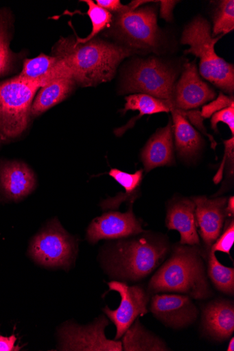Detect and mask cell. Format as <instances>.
<instances>
[{"mask_svg":"<svg viewBox=\"0 0 234 351\" xmlns=\"http://www.w3.org/2000/svg\"><path fill=\"white\" fill-rule=\"evenodd\" d=\"M133 52L130 49L95 38L84 43L62 38L53 49L81 86H93L111 81L119 63Z\"/></svg>","mask_w":234,"mask_h":351,"instance_id":"obj_1","label":"cell"},{"mask_svg":"<svg viewBox=\"0 0 234 351\" xmlns=\"http://www.w3.org/2000/svg\"><path fill=\"white\" fill-rule=\"evenodd\" d=\"M203 258L198 245L177 246L151 278L150 293H176L198 300L210 298L212 291Z\"/></svg>","mask_w":234,"mask_h":351,"instance_id":"obj_2","label":"cell"},{"mask_svg":"<svg viewBox=\"0 0 234 351\" xmlns=\"http://www.w3.org/2000/svg\"><path fill=\"white\" fill-rule=\"evenodd\" d=\"M169 251L168 243L152 236L121 241L113 248L108 267L117 278L138 281L151 274Z\"/></svg>","mask_w":234,"mask_h":351,"instance_id":"obj_3","label":"cell"},{"mask_svg":"<svg viewBox=\"0 0 234 351\" xmlns=\"http://www.w3.org/2000/svg\"><path fill=\"white\" fill-rule=\"evenodd\" d=\"M222 37L213 38L209 21L198 16L185 28L181 43L190 47L185 51V53L199 58L200 75L225 93L232 94L234 90L233 66L218 56L215 51V44Z\"/></svg>","mask_w":234,"mask_h":351,"instance_id":"obj_4","label":"cell"},{"mask_svg":"<svg viewBox=\"0 0 234 351\" xmlns=\"http://www.w3.org/2000/svg\"><path fill=\"white\" fill-rule=\"evenodd\" d=\"M44 86L16 77L0 82V144L16 140L27 130L32 103Z\"/></svg>","mask_w":234,"mask_h":351,"instance_id":"obj_5","label":"cell"},{"mask_svg":"<svg viewBox=\"0 0 234 351\" xmlns=\"http://www.w3.org/2000/svg\"><path fill=\"white\" fill-rule=\"evenodd\" d=\"M176 71L161 59L151 57L133 62L126 72L121 91L144 93L174 106Z\"/></svg>","mask_w":234,"mask_h":351,"instance_id":"obj_6","label":"cell"},{"mask_svg":"<svg viewBox=\"0 0 234 351\" xmlns=\"http://www.w3.org/2000/svg\"><path fill=\"white\" fill-rule=\"evenodd\" d=\"M112 26L114 37L133 52L155 51L161 45L162 37L155 6L115 14Z\"/></svg>","mask_w":234,"mask_h":351,"instance_id":"obj_7","label":"cell"},{"mask_svg":"<svg viewBox=\"0 0 234 351\" xmlns=\"http://www.w3.org/2000/svg\"><path fill=\"white\" fill-rule=\"evenodd\" d=\"M76 243L58 221H53L32 241L30 256L49 268H70L75 260Z\"/></svg>","mask_w":234,"mask_h":351,"instance_id":"obj_8","label":"cell"},{"mask_svg":"<svg viewBox=\"0 0 234 351\" xmlns=\"http://www.w3.org/2000/svg\"><path fill=\"white\" fill-rule=\"evenodd\" d=\"M109 322L104 315L100 316L91 324L81 326L67 324L59 332L61 350L121 351L122 343L118 340H110L105 330Z\"/></svg>","mask_w":234,"mask_h":351,"instance_id":"obj_9","label":"cell"},{"mask_svg":"<svg viewBox=\"0 0 234 351\" xmlns=\"http://www.w3.org/2000/svg\"><path fill=\"white\" fill-rule=\"evenodd\" d=\"M110 291L117 292L121 296L118 308L111 310L108 306L104 312L117 328L115 340H119L139 316L148 313L149 293L140 285L129 286L119 281L108 282Z\"/></svg>","mask_w":234,"mask_h":351,"instance_id":"obj_10","label":"cell"},{"mask_svg":"<svg viewBox=\"0 0 234 351\" xmlns=\"http://www.w3.org/2000/svg\"><path fill=\"white\" fill-rule=\"evenodd\" d=\"M150 311L167 327L182 329L194 324L198 311L185 295L155 294L151 301Z\"/></svg>","mask_w":234,"mask_h":351,"instance_id":"obj_11","label":"cell"},{"mask_svg":"<svg viewBox=\"0 0 234 351\" xmlns=\"http://www.w3.org/2000/svg\"><path fill=\"white\" fill-rule=\"evenodd\" d=\"M145 231L130 208L126 213L111 211L96 217L87 230V239L96 243L104 239H117L139 235Z\"/></svg>","mask_w":234,"mask_h":351,"instance_id":"obj_12","label":"cell"},{"mask_svg":"<svg viewBox=\"0 0 234 351\" xmlns=\"http://www.w3.org/2000/svg\"><path fill=\"white\" fill-rule=\"evenodd\" d=\"M216 97L215 90L200 79L195 62L185 64V69L174 88L176 110L188 111L196 109L213 101Z\"/></svg>","mask_w":234,"mask_h":351,"instance_id":"obj_13","label":"cell"},{"mask_svg":"<svg viewBox=\"0 0 234 351\" xmlns=\"http://www.w3.org/2000/svg\"><path fill=\"white\" fill-rule=\"evenodd\" d=\"M196 205V218L198 233L202 239L207 251L222 232L226 217L227 199H208L195 197L191 199Z\"/></svg>","mask_w":234,"mask_h":351,"instance_id":"obj_14","label":"cell"},{"mask_svg":"<svg viewBox=\"0 0 234 351\" xmlns=\"http://www.w3.org/2000/svg\"><path fill=\"white\" fill-rule=\"evenodd\" d=\"M36 185L35 174L25 163L0 162V199L19 202L31 194Z\"/></svg>","mask_w":234,"mask_h":351,"instance_id":"obj_15","label":"cell"},{"mask_svg":"<svg viewBox=\"0 0 234 351\" xmlns=\"http://www.w3.org/2000/svg\"><path fill=\"white\" fill-rule=\"evenodd\" d=\"M166 227L169 230H176L180 233V245H200L196 205L192 199H180L170 205L167 212Z\"/></svg>","mask_w":234,"mask_h":351,"instance_id":"obj_16","label":"cell"},{"mask_svg":"<svg viewBox=\"0 0 234 351\" xmlns=\"http://www.w3.org/2000/svg\"><path fill=\"white\" fill-rule=\"evenodd\" d=\"M173 125H168L159 130L148 141L141 153V160L145 171L157 167L171 166L174 164Z\"/></svg>","mask_w":234,"mask_h":351,"instance_id":"obj_17","label":"cell"},{"mask_svg":"<svg viewBox=\"0 0 234 351\" xmlns=\"http://www.w3.org/2000/svg\"><path fill=\"white\" fill-rule=\"evenodd\" d=\"M204 331L213 339L224 341L234 332V306L229 300H215L209 303L203 311Z\"/></svg>","mask_w":234,"mask_h":351,"instance_id":"obj_18","label":"cell"},{"mask_svg":"<svg viewBox=\"0 0 234 351\" xmlns=\"http://www.w3.org/2000/svg\"><path fill=\"white\" fill-rule=\"evenodd\" d=\"M16 77L25 81L40 82L45 86L55 80L72 77V75L61 59L41 54L34 58L25 60L23 69Z\"/></svg>","mask_w":234,"mask_h":351,"instance_id":"obj_19","label":"cell"},{"mask_svg":"<svg viewBox=\"0 0 234 351\" xmlns=\"http://www.w3.org/2000/svg\"><path fill=\"white\" fill-rule=\"evenodd\" d=\"M183 110H172L173 130L178 155L185 159L196 156L202 149L203 138L183 115Z\"/></svg>","mask_w":234,"mask_h":351,"instance_id":"obj_20","label":"cell"},{"mask_svg":"<svg viewBox=\"0 0 234 351\" xmlns=\"http://www.w3.org/2000/svg\"><path fill=\"white\" fill-rule=\"evenodd\" d=\"M75 85L72 77H62L41 87L32 103L31 116H39L62 101L69 97Z\"/></svg>","mask_w":234,"mask_h":351,"instance_id":"obj_21","label":"cell"},{"mask_svg":"<svg viewBox=\"0 0 234 351\" xmlns=\"http://www.w3.org/2000/svg\"><path fill=\"white\" fill-rule=\"evenodd\" d=\"M122 337V350L125 351L170 350L162 339L145 328L139 317Z\"/></svg>","mask_w":234,"mask_h":351,"instance_id":"obj_22","label":"cell"},{"mask_svg":"<svg viewBox=\"0 0 234 351\" xmlns=\"http://www.w3.org/2000/svg\"><path fill=\"white\" fill-rule=\"evenodd\" d=\"M176 110L173 105L166 101L161 100L144 93H136L126 98L124 114L128 110H136L140 115L132 119L126 126L116 131L117 135H122L129 128L134 125L135 121L144 115H152L161 112H169Z\"/></svg>","mask_w":234,"mask_h":351,"instance_id":"obj_23","label":"cell"},{"mask_svg":"<svg viewBox=\"0 0 234 351\" xmlns=\"http://www.w3.org/2000/svg\"><path fill=\"white\" fill-rule=\"evenodd\" d=\"M109 175L124 188L126 193L125 194H119L116 197L105 200L102 204V208L104 210H114L117 209L123 202L132 203L134 202L140 191L143 171L139 170L135 173L131 174L113 169L110 170Z\"/></svg>","mask_w":234,"mask_h":351,"instance_id":"obj_24","label":"cell"},{"mask_svg":"<svg viewBox=\"0 0 234 351\" xmlns=\"http://www.w3.org/2000/svg\"><path fill=\"white\" fill-rule=\"evenodd\" d=\"M12 20L6 11L0 10V77L12 71L16 55L10 49Z\"/></svg>","mask_w":234,"mask_h":351,"instance_id":"obj_25","label":"cell"},{"mask_svg":"<svg viewBox=\"0 0 234 351\" xmlns=\"http://www.w3.org/2000/svg\"><path fill=\"white\" fill-rule=\"evenodd\" d=\"M208 275L219 291L233 296L234 269L222 265L211 250H208Z\"/></svg>","mask_w":234,"mask_h":351,"instance_id":"obj_26","label":"cell"},{"mask_svg":"<svg viewBox=\"0 0 234 351\" xmlns=\"http://www.w3.org/2000/svg\"><path fill=\"white\" fill-rule=\"evenodd\" d=\"M83 2L88 5L86 14L91 21L92 30L90 35L86 38L77 37L76 42L78 43H84L96 38L100 32L110 27L114 18L112 13L99 7L92 0H85Z\"/></svg>","mask_w":234,"mask_h":351,"instance_id":"obj_27","label":"cell"},{"mask_svg":"<svg viewBox=\"0 0 234 351\" xmlns=\"http://www.w3.org/2000/svg\"><path fill=\"white\" fill-rule=\"evenodd\" d=\"M213 36H224L234 29V1L224 0L219 2L213 16Z\"/></svg>","mask_w":234,"mask_h":351,"instance_id":"obj_28","label":"cell"},{"mask_svg":"<svg viewBox=\"0 0 234 351\" xmlns=\"http://www.w3.org/2000/svg\"><path fill=\"white\" fill-rule=\"evenodd\" d=\"M234 242V221L233 217L226 223L222 234L219 236L215 242L212 245L211 250L225 252L230 254L231 249Z\"/></svg>","mask_w":234,"mask_h":351,"instance_id":"obj_29","label":"cell"},{"mask_svg":"<svg viewBox=\"0 0 234 351\" xmlns=\"http://www.w3.org/2000/svg\"><path fill=\"white\" fill-rule=\"evenodd\" d=\"M233 104L234 101L233 97H227V95H224L222 92H220L217 99L203 106L200 114H202L203 118H210L215 113L227 108Z\"/></svg>","mask_w":234,"mask_h":351,"instance_id":"obj_30","label":"cell"},{"mask_svg":"<svg viewBox=\"0 0 234 351\" xmlns=\"http://www.w3.org/2000/svg\"><path fill=\"white\" fill-rule=\"evenodd\" d=\"M211 127L215 132H218V124L220 122L226 123L231 132L232 137L234 136V104L230 107L222 110L212 116Z\"/></svg>","mask_w":234,"mask_h":351,"instance_id":"obj_31","label":"cell"},{"mask_svg":"<svg viewBox=\"0 0 234 351\" xmlns=\"http://www.w3.org/2000/svg\"><path fill=\"white\" fill-rule=\"evenodd\" d=\"M96 5L105 9L110 13H121L133 9L130 5H124L119 0H97Z\"/></svg>","mask_w":234,"mask_h":351,"instance_id":"obj_32","label":"cell"},{"mask_svg":"<svg viewBox=\"0 0 234 351\" xmlns=\"http://www.w3.org/2000/svg\"><path fill=\"white\" fill-rule=\"evenodd\" d=\"M17 338L14 335L10 337L0 335V351H19L21 347L16 346Z\"/></svg>","mask_w":234,"mask_h":351,"instance_id":"obj_33","label":"cell"},{"mask_svg":"<svg viewBox=\"0 0 234 351\" xmlns=\"http://www.w3.org/2000/svg\"><path fill=\"white\" fill-rule=\"evenodd\" d=\"M176 3L174 1H161V17L167 21H171L172 19V10Z\"/></svg>","mask_w":234,"mask_h":351,"instance_id":"obj_34","label":"cell"},{"mask_svg":"<svg viewBox=\"0 0 234 351\" xmlns=\"http://www.w3.org/2000/svg\"><path fill=\"white\" fill-rule=\"evenodd\" d=\"M226 212L227 214V217H233L234 215V199L233 197L229 198L227 202L226 206Z\"/></svg>","mask_w":234,"mask_h":351,"instance_id":"obj_35","label":"cell"},{"mask_svg":"<svg viewBox=\"0 0 234 351\" xmlns=\"http://www.w3.org/2000/svg\"><path fill=\"white\" fill-rule=\"evenodd\" d=\"M227 350L228 351H233L234 350V338L233 337H231V341H230L228 348H227Z\"/></svg>","mask_w":234,"mask_h":351,"instance_id":"obj_36","label":"cell"}]
</instances>
